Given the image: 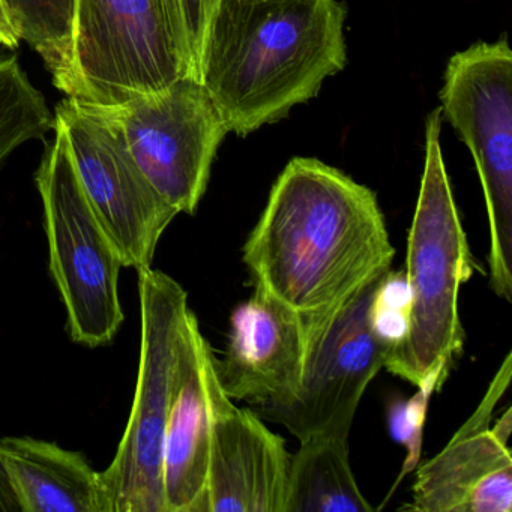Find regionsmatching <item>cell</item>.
<instances>
[{
	"instance_id": "d6986e66",
	"label": "cell",
	"mask_w": 512,
	"mask_h": 512,
	"mask_svg": "<svg viewBox=\"0 0 512 512\" xmlns=\"http://www.w3.org/2000/svg\"><path fill=\"white\" fill-rule=\"evenodd\" d=\"M446 377H448V373L445 371H434L421 386H418V392L410 400L401 401L389 409L388 422L391 436L407 449L403 472L398 481H401L406 473L418 466L419 455H421L422 428H424L425 418H427L428 403H430L433 392L440 388Z\"/></svg>"
},
{
	"instance_id": "30bf717a",
	"label": "cell",
	"mask_w": 512,
	"mask_h": 512,
	"mask_svg": "<svg viewBox=\"0 0 512 512\" xmlns=\"http://www.w3.org/2000/svg\"><path fill=\"white\" fill-rule=\"evenodd\" d=\"M55 125L67 137L80 184L124 268H149L178 212L143 175L121 131L100 106L67 98L56 109Z\"/></svg>"
},
{
	"instance_id": "7c38bea8",
	"label": "cell",
	"mask_w": 512,
	"mask_h": 512,
	"mask_svg": "<svg viewBox=\"0 0 512 512\" xmlns=\"http://www.w3.org/2000/svg\"><path fill=\"white\" fill-rule=\"evenodd\" d=\"M229 401L233 400L218 377L217 356L191 311L182 337L164 436L167 512H203L215 419Z\"/></svg>"
},
{
	"instance_id": "6da1fadb",
	"label": "cell",
	"mask_w": 512,
	"mask_h": 512,
	"mask_svg": "<svg viewBox=\"0 0 512 512\" xmlns=\"http://www.w3.org/2000/svg\"><path fill=\"white\" fill-rule=\"evenodd\" d=\"M242 253L254 289L316 314L392 269L395 248L374 191L322 161L293 158Z\"/></svg>"
},
{
	"instance_id": "ac0fdd59",
	"label": "cell",
	"mask_w": 512,
	"mask_h": 512,
	"mask_svg": "<svg viewBox=\"0 0 512 512\" xmlns=\"http://www.w3.org/2000/svg\"><path fill=\"white\" fill-rule=\"evenodd\" d=\"M55 130V116L16 56L0 59V163L29 140Z\"/></svg>"
},
{
	"instance_id": "4fadbf2b",
	"label": "cell",
	"mask_w": 512,
	"mask_h": 512,
	"mask_svg": "<svg viewBox=\"0 0 512 512\" xmlns=\"http://www.w3.org/2000/svg\"><path fill=\"white\" fill-rule=\"evenodd\" d=\"M290 470L283 437L229 401L215 419L203 512H287Z\"/></svg>"
},
{
	"instance_id": "ba28073f",
	"label": "cell",
	"mask_w": 512,
	"mask_h": 512,
	"mask_svg": "<svg viewBox=\"0 0 512 512\" xmlns=\"http://www.w3.org/2000/svg\"><path fill=\"white\" fill-rule=\"evenodd\" d=\"M391 272L368 281L329 314L311 347L298 391L281 406L254 410L263 421L283 425L299 442L349 439L359 403L385 368L394 341L383 320V293Z\"/></svg>"
},
{
	"instance_id": "52a82bcc",
	"label": "cell",
	"mask_w": 512,
	"mask_h": 512,
	"mask_svg": "<svg viewBox=\"0 0 512 512\" xmlns=\"http://www.w3.org/2000/svg\"><path fill=\"white\" fill-rule=\"evenodd\" d=\"M442 113L475 161L490 226L488 284L512 301V52L506 37L449 59Z\"/></svg>"
},
{
	"instance_id": "44dd1931",
	"label": "cell",
	"mask_w": 512,
	"mask_h": 512,
	"mask_svg": "<svg viewBox=\"0 0 512 512\" xmlns=\"http://www.w3.org/2000/svg\"><path fill=\"white\" fill-rule=\"evenodd\" d=\"M0 512H22L2 458H0Z\"/></svg>"
},
{
	"instance_id": "277c9868",
	"label": "cell",
	"mask_w": 512,
	"mask_h": 512,
	"mask_svg": "<svg viewBox=\"0 0 512 512\" xmlns=\"http://www.w3.org/2000/svg\"><path fill=\"white\" fill-rule=\"evenodd\" d=\"M137 272L142 340L136 395L115 458L101 476L112 512H167L164 436L191 308L175 278L152 266Z\"/></svg>"
},
{
	"instance_id": "ffe728a7",
	"label": "cell",
	"mask_w": 512,
	"mask_h": 512,
	"mask_svg": "<svg viewBox=\"0 0 512 512\" xmlns=\"http://www.w3.org/2000/svg\"><path fill=\"white\" fill-rule=\"evenodd\" d=\"M190 76L197 79L200 46L215 0H175Z\"/></svg>"
},
{
	"instance_id": "5bb4252c",
	"label": "cell",
	"mask_w": 512,
	"mask_h": 512,
	"mask_svg": "<svg viewBox=\"0 0 512 512\" xmlns=\"http://www.w3.org/2000/svg\"><path fill=\"white\" fill-rule=\"evenodd\" d=\"M413 512H511L512 455L491 428L461 427L416 470Z\"/></svg>"
},
{
	"instance_id": "8992f818",
	"label": "cell",
	"mask_w": 512,
	"mask_h": 512,
	"mask_svg": "<svg viewBox=\"0 0 512 512\" xmlns=\"http://www.w3.org/2000/svg\"><path fill=\"white\" fill-rule=\"evenodd\" d=\"M55 134L35 178L50 271L67 310L71 338L83 346H106L124 322L118 292L124 262L80 184L64 131L55 125Z\"/></svg>"
},
{
	"instance_id": "8fae6325",
	"label": "cell",
	"mask_w": 512,
	"mask_h": 512,
	"mask_svg": "<svg viewBox=\"0 0 512 512\" xmlns=\"http://www.w3.org/2000/svg\"><path fill=\"white\" fill-rule=\"evenodd\" d=\"M335 308L302 314L254 289L233 310L226 353L217 358L218 377L230 400L256 409L287 403L298 391L311 347Z\"/></svg>"
},
{
	"instance_id": "7402d4cb",
	"label": "cell",
	"mask_w": 512,
	"mask_h": 512,
	"mask_svg": "<svg viewBox=\"0 0 512 512\" xmlns=\"http://www.w3.org/2000/svg\"><path fill=\"white\" fill-rule=\"evenodd\" d=\"M20 38L8 17L7 10H5L4 2L0 0V44L14 50L19 46Z\"/></svg>"
},
{
	"instance_id": "603a6c76",
	"label": "cell",
	"mask_w": 512,
	"mask_h": 512,
	"mask_svg": "<svg viewBox=\"0 0 512 512\" xmlns=\"http://www.w3.org/2000/svg\"><path fill=\"white\" fill-rule=\"evenodd\" d=\"M511 418V409H506L505 413L502 415V418H500V421L497 422L496 427L491 428L494 436H496L500 442L505 443V445H509V437H511Z\"/></svg>"
},
{
	"instance_id": "7a4b0ae2",
	"label": "cell",
	"mask_w": 512,
	"mask_h": 512,
	"mask_svg": "<svg viewBox=\"0 0 512 512\" xmlns=\"http://www.w3.org/2000/svg\"><path fill=\"white\" fill-rule=\"evenodd\" d=\"M337 0H215L197 80L229 133L247 137L316 98L347 62Z\"/></svg>"
},
{
	"instance_id": "9a60e30c",
	"label": "cell",
	"mask_w": 512,
	"mask_h": 512,
	"mask_svg": "<svg viewBox=\"0 0 512 512\" xmlns=\"http://www.w3.org/2000/svg\"><path fill=\"white\" fill-rule=\"evenodd\" d=\"M22 512H112L100 472L80 452L34 437L0 439Z\"/></svg>"
},
{
	"instance_id": "9c48e42d",
	"label": "cell",
	"mask_w": 512,
	"mask_h": 512,
	"mask_svg": "<svg viewBox=\"0 0 512 512\" xmlns=\"http://www.w3.org/2000/svg\"><path fill=\"white\" fill-rule=\"evenodd\" d=\"M100 109L160 196L178 214H194L229 134L202 83L184 76L161 91Z\"/></svg>"
},
{
	"instance_id": "5b68a950",
	"label": "cell",
	"mask_w": 512,
	"mask_h": 512,
	"mask_svg": "<svg viewBox=\"0 0 512 512\" xmlns=\"http://www.w3.org/2000/svg\"><path fill=\"white\" fill-rule=\"evenodd\" d=\"M184 76L175 0H76L68 98L116 106Z\"/></svg>"
},
{
	"instance_id": "3957f363",
	"label": "cell",
	"mask_w": 512,
	"mask_h": 512,
	"mask_svg": "<svg viewBox=\"0 0 512 512\" xmlns=\"http://www.w3.org/2000/svg\"><path fill=\"white\" fill-rule=\"evenodd\" d=\"M442 118V109H436L427 119L424 173L407 238L406 314L385 362L389 373L415 388L434 371L449 373L460 355L464 329L458 293L473 274L469 241L440 146Z\"/></svg>"
},
{
	"instance_id": "2e32d148",
	"label": "cell",
	"mask_w": 512,
	"mask_h": 512,
	"mask_svg": "<svg viewBox=\"0 0 512 512\" xmlns=\"http://www.w3.org/2000/svg\"><path fill=\"white\" fill-rule=\"evenodd\" d=\"M292 454L287 512H373L359 490L349 439L313 437Z\"/></svg>"
},
{
	"instance_id": "e0dca14e",
	"label": "cell",
	"mask_w": 512,
	"mask_h": 512,
	"mask_svg": "<svg viewBox=\"0 0 512 512\" xmlns=\"http://www.w3.org/2000/svg\"><path fill=\"white\" fill-rule=\"evenodd\" d=\"M20 40L34 47L52 73L59 91L67 92L73 62L76 0H2Z\"/></svg>"
}]
</instances>
